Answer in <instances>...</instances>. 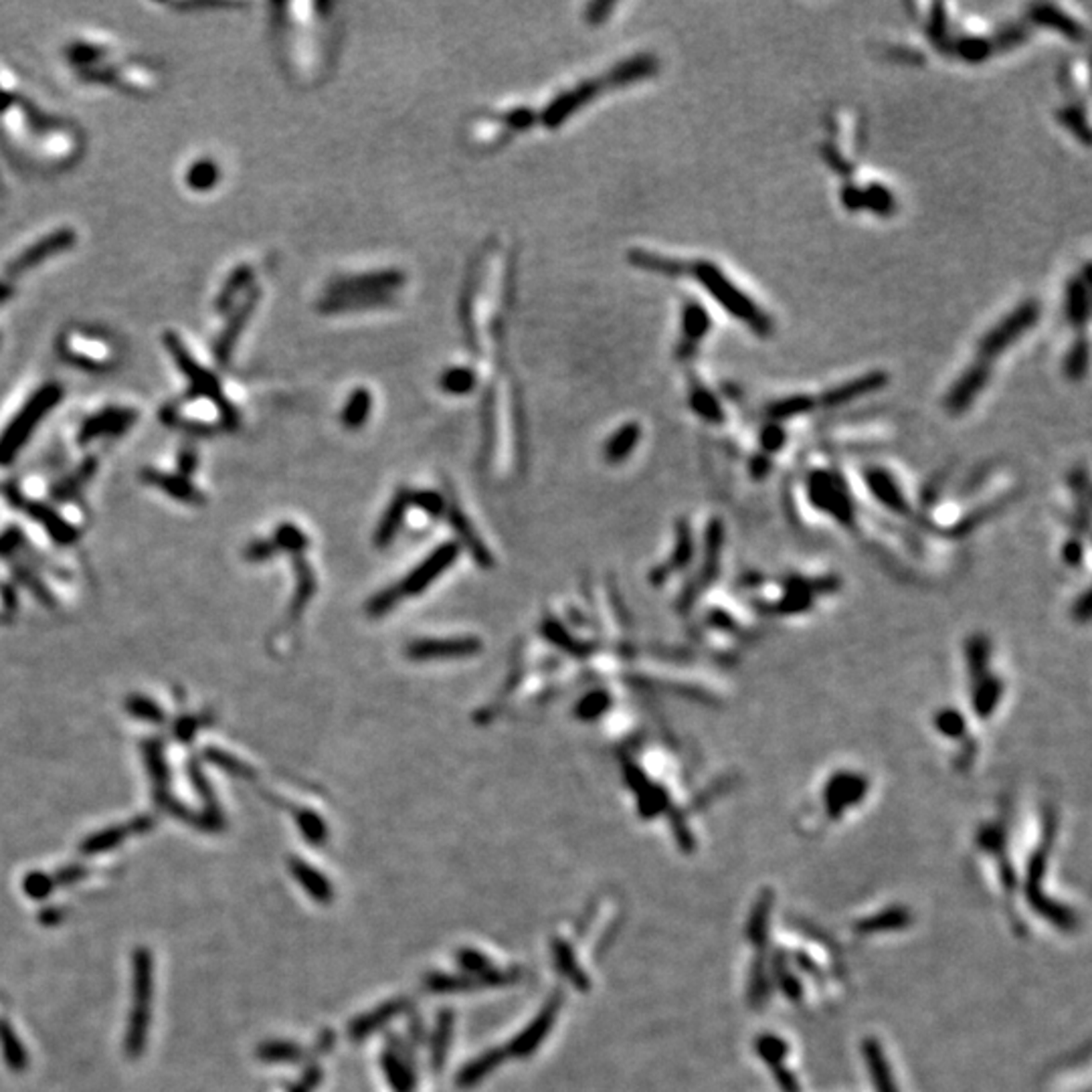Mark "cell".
I'll return each mask as SVG.
<instances>
[{
    "label": "cell",
    "mask_w": 1092,
    "mask_h": 1092,
    "mask_svg": "<svg viewBox=\"0 0 1092 1092\" xmlns=\"http://www.w3.org/2000/svg\"><path fill=\"white\" fill-rule=\"evenodd\" d=\"M658 71L660 61L651 53L632 55L629 59L613 65L610 71L591 77V80H583L581 84L555 96V99H550L543 111H538V122L543 123L546 130H557L601 94L641 84L644 80L654 77Z\"/></svg>",
    "instance_id": "obj_1"
},
{
    "label": "cell",
    "mask_w": 1092,
    "mask_h": 1092,
    "mask_svg": "<svg viewBox=\"0 0 1092 1092\" xmlns=\"http://www.w3.org/2000/svg\"><path fill=\"white\" fill-rule=\"evenodd\" d=\"M405 284H407V276L395 267L334 277L326 286L324 298L318 302V310L332 316V314L387 308L395 303L397 291H401Z\"/></svg>",
    "instance_id": "obj_2"
},
{
    "label": "cell",
    "mask_w": 1092,
    "mask_h": 1092,
    "mask_svg": "<svg viewBox=\"0 0 1092 1092\" xmlns=\"http://www.w3.org/2000/svg\"><path fill=\"white\" fill-rule=\"evenodd\" d=\"M682 277H692L698 281L718 306H723L730 316L740 320L755 334L769 336L773 332V320L769 314H764L757 302H752L745 291L737 288L716 263L706 262V259L694 263L684 262Z\"/></svg>",
    "instance_id": "obj_3"
},
{
    "label": "cell",
    "mask_w": 1092,
    "mask_h": 1092,
    "mask_svg": "<svg viewBox=\"0 0 1092 1092\" xmlns=\"http://www.w3.org/2000/svg\"><path fill=\"white\" fill-rule=\"evenodd\" d=\"M154 997V961L152 953L138 947L132 955V1011L126 1030V1054L140 1058L150 1030V1004Z\"/></svg>",
    "instance_id": "obj_4"
},
{
    "label": "cell",
    "mask_w": 1092,
    "mask_h": 1092,
    "mask_svg": "<svg viewBox=\"0 0 1092 1092\" xmlns=\"http://www.w3.org/2000/svg\"><path fill=\"white\" fill-rule=\"evenodd\" d=\"M59 354L85 370H109L120 363V344L106 332L71 326L59 336Z\"/></svg>",
    "instance_id": "obj_5"
},
{
    "label": "cell",
    "mask_w": 1092,
    "mask_h": 1092,
    "mask_svg": "<svg viewBox=\"0 0 1092 1092\" xmlns=\"http://www.w3.org/2000/svg\"><path fill=\"white\" fill-rule=\"evenodd\" d=\"M1042 316V308L1035 300L1021 302L1020 306L1001 318L992 330H987L982 340L977 344L975 363L985 368H992V363L999 358L1001 353H1006L1011 344H1016L1020 338L1032 330L1038 324Z\"/></svg>",
    "instance_id": "obj_6"
},
{
    "label": "cell",
    "mask_w": 1092,
    "mask_h": 1092,
    "mask_svg": "<svg viewBox=\"0 0 1092 1092\" xmlns=\"http://www.w3.org/2000/svg\"><path fill=\"white\" fill-rule=\"evenodd\" d=\"M807 498L814 508L843 528L855 526V506L838 471L814 469L807 478Z\"/></svg>",
    "instance_id": "obj_7"
},
{
    "label": "cell",
    "mask_w": 1092,
    "mask_h": 1092,
    "mask_svg": "<svg viewBox=\"0 0 1092 1092\" xmlns=\"http://www.w3.org/2000/svg\"><path fill=\"white\" fill-rule=\"evenodd\" d=\"M868 793V779L854 771H836L824 785V803L829 817H841L848 807L862 803Z\"/></svg>",
    "instance_id": "obj_8"
},
{
    "label": "cell",
    "mask_w": 1092,
    "mask_h": 1092,
    "mask_svg": "<svg viewBox=\"0 0 1092 1092\" xmlns=\"http://www.w3.org/2000/svg\"><path fill=\"white\" fill-rule=\"evenodd\" d=\"M457 557H459V545L454 543V540L452 543L439 545L430 557L423 559L419 565L415 567L409 575L397 585L401 597L423 593L437 577H442L443 572L454 565Z\"/></svg>",
    "instance_id": "obj_9"
},
{
    "label": "cell",
    "mask_w": 1092,
    "mask_h": 1092,
    "mask_svg": "<svg viewBox=\"0 0 1092 1092\" xmlns=\"http://www.w3.org/2000/svg\"><path fill=\"white\" fill-rule=\"evenodd\" d=\"M482 651V639L464 636V637H433V639H418L407 646L405 654L413 662H430V660H452V658H471Z\"/></svg>",
    "instance_id": "obj_10"
},
{
    "label": "cell",
    "mask_w": 1092,
    "mask_h": 1092,
    "mask_svg": "<svg viewBox=\"0 0 1092 1092\" xmlns=\"http://www.w3.org/2000/svg\"><path fill=\"white\" fill-rule=\"evenodd\" d=\"M73 245H75V231H71V229H58L53 233H47L43 239L29 245L27 250H22L17 257L10 259V263L6 265V274L10 277H15L20 272H27V269H32V267L41 265L43 262H47L49 257L67 251Z\"/></svg>",
    "instance_id": "obj_11"
},
{
    "label": "cell",
    "mask_w": 1092,
    "mask_h": 1092,
    "mask_svg": "<svg viewBox=\"0 0 1092 1092\" xmlns=\"http://www.w3.org/2000/svg\"><path fill=\"white\" fill-rule=\"evenodd\" d=\"M886 385H888V375L882 373V370H874V373L846 380L834 389L821 392L819 397H816V405H817V409L841 407V405H848L855 399L868 397V395H872V392L884 389Z\"/></svg>",
    "instance_id": "obj_12"
},
{
    "label": "cell",
    "mask_w": 1092,
    "mask_h": 1092,
    "mask_svg": "<svg viewBox=\"0 0 1092 1092\" xmlns=\"http://www.w3.org/2000/svg\"><path fill=\"white\" fill-rule=\"evenodd\" d=\"M989 377H992V368H985L977 363L967 366L965 373H961V377L953 382L947 397H944V409L951 415L965 413L975 403V399L982 395Z\"/></svg>",
    "instance_id": "obj_13"
},
{
    "label": "cell",
    "mask_w": 1092,
    "mask_h": 1092,
    "mask_svg": "<svg viewBox=\"0 0 1092 1092\" xmlns=\"http://www.w3.org/2000/svg\"><path fill=\"white\" fill-rule=\"evenodd\" d=\"M711 328H713V318L702 303H698L696 300H686L684 306H682L678 356L680 358L692 356L696 346L704 340L706 334L711 332Z\"/></svg>",
    "instance_id": "obj_14"
},
{
    "label": "cell",
    "mask_w": 1092,
    "mask_h": 1092,
    "mask_svg": "<svg viewBox=\"0 0 1092 1092\" xmlns=\"http://www.w3.org/2000/svg\"><path fill=\"white\" fill-rule=\"evenodd\" d=\"M864 480H866V483H868V490L874 496V500L880 506H884L886 510L896 512L900 516L910 514L905 492H903V488H900V483L894 480L891 471L884 469V468H868L864 471Z\"/></svg>",
    "instance_id": "obj_15"
},
{
    "label": "cell",
    "mask_w": 1092,
    "mask_h": 1092,
    "mask_svg": "<svg viewBox=\"0 0 1092 1092\" xmlns=\"http://www.w3.org/2000/svg\"><path fill=\"white\" fill-rule=\"evenodd\" d=\"M445 516H447L449 524H452L454 533L457 534L459 543L464 545V548L471 555V559H474L482 569H492L494 559L490 555V550L486 548V545L482 543V538L476 534L474 526H471V522L468 520V516L464 514V510H461L454 500L447 502V512H445Z\"/></svg>",
    "instance_id": "obj_16"
},
{
    "label": "cell",
    "mask_w": 1092,
    "mask_h": 1092,
    "mask_svg": "<svg viewBox=\"0 0 1092 1092\" xmlns=\"http://www.w3.org/2000/svg\"><path fill=\"white\" fill-rule=\"evenodd\" d=\"M694 555V540H692V533H690V524H686L684 520L678 522L675 526V546H674V553L672 557L663 562L662 567L654 569L651 572V583L654 585H662L674 572H678L680 569H684L688 562L692 560Z\"/></svg>",
    "instance_id": "obj_17"
},
{
    "label": "cell",
    "mask_w": 1092,
    "mask_h": 1092,
    "mask_svg": "<svg viewBox=\"0 0 1092 1092\" xmlns=\"http://www.w3.org/2000/svg\"><path fill=\"white\" fill-rule=\"evenodd\" d=\"M409 508V488H399L395 492V496L389 502L385 514H382L380 522L375 531V546L377 548H385L387 545L392 543V538L397 536L399 528L403 526L405 520V514H407Z\"/></svg>",
    "instance_id": "obj_18"
},
{
    "label": "cell",
    "mask_w": 1092,
    "mask_h": 1092,
    "mask_svg": "<svg viewBox=\"0 0 1092 1092\" xmlns=\"http://www.w3.org/2000/svg\"><path fill=\"white\" fill-rule=\"evenodd\" d=\"M1030 19L1035 22V25H1042V27H1048V29L1062 32V35L1071 41L1085 39L1083 25H1080L1078 20H1074L1071 15L1064 13V10L1056 5H1034L1030 10Z\"/></svg>",
    "instance_id": "obj_19"
},
{
    "label": "cell",
    "mask_w": 1092,
    "mask_h": 1092,
    "mask_svg": "<svg viewBox=\"0 0 1092 1092\" xmlns=\"http://www.w3.org/2000/svg\"><path fill=\"white\" fill-rule=\"evenodd\" d=\"M639 439H641V425L636 421H629V423L619 427V430H615L603 445V457H605L607 464L617 466V464H622V461H625L637 447Z\"/></svg>",
    "instance_id": "obj_20"
},
{
    "label": "cell",
    "mask_w": 1092,
    "mask_h": 1092,
    "mask_svg": "<svg viewBox=\"0 0 1092 1092\" xmlns=\"http://www.w3.org/2000/svg\"><path fill=\"white\" fill-rule=\"evenodd\" d=\"M540 634H543L550 644L557 646L559 649L567 651L569 656H575V658H587L593 654V644H587V641H581L577 637H572L567 627L562 625L559 619L546 615L543 619V623H540Z\"/></svg>",
    "instance_id": "obj_21"
},
{
    "label": "cell",
    "mask_w": 1092,
    "mask_h": 1092,
    "mask_svg": "<svg viewBox=\"0 0 1092 1092\" xmlns=\"http://www.w3.org/2000/svg\"><path fill=\"white\" fill-rule=\"evenodd\" d=\"M370 411H373V395H370V391L365 387L354 389L340 413L342 427L351 431L360 430V427L368 421Z\"/></svg>",
    "instance_id": "obj_22"
},
{
    "label": "cell",
    "mask_w": 1092,
    "mask_h": 1092,
    "mask_svg": "<svg viewBox=\"0 0 1092 1092\" xmlns=\"http://www.w3.org/2000/svg\"><path fill=\"white\" fill-rule=\"evenodd\" d=\"M478 387V373L471 366L466 365H454L445 368L442 377H439V389L447 395H456V397H464L469 395V392H474Z\"/></svg>",
    "instance_id": "obj_23"
},
{
    "label": "cell",
    "mask_w": 1092,
    "mask_h": 1092,
    "mask_svg": "<svg viewBox=\"0 0 1092 1092\" xmlns=\"http://www.w3.org/2000/svg\"><path fill=\"white\" fill-rule=\"evenodd\" d=\"M0 1050H3V1058H5V1062L8 1064L10 1071L13 1073L27 1071L29 1058H27L25 1046L20 1044L13 1026H10V1023L5 1020H0Z\"/></svg>",
    "instance_id": "obj_24"
},
{
    "label": "cell",
    "mask_w": 1092,
    "mask_h": 1092,
    "mask_svg": "<svg viewBox=\"0 0 1092 1092\" xmlns=\"http://www.w3.org/2000/svg\"><path fill=\"white\" fill-rule=\"evenodd\" d=\"M1086 279L1074 277L1066 289V316L1074 326H1083L1090 312V294Z\"/></svg>",
    "instance_id": "obj_25"
},
{
    "label": "cell",
    "mask_w": 1092,
    "mask_h": 1092,
    "mask_svg": "<svg viewBox=\"0 0 1092 1092\" xmlns=\"http://www.w3.org/2000/svg\"><path fill=\"white\" fill-rule=\"evenodd\" d=\"M688 399H690V409L700 419H704L708 423H723L725 421V411H723V407H720V403L716 401V397L706 387L694 385L690 389V397Z\"/></svg>",
    "instance_id": "obj_26"
},
{
    "label": "cell",
    "mask_w": 1092,
    "mask_h": 1092,
    "mask_svg": "<svg viewBox=\"0 0 1092 1092\" xmlns=\"http://www.w3.org/2000/svg\"><path fill=\"white\" fill-rule=\"evenodd\" d=\"M864 1056L870 1064V1074L874 1080L876 1092H896L891 1068H888V1064L884 1060V1054L880 1052V1048H878L876 1042L864 1044Z\"/></svg>",
    "instance_id": "obj_27"
},
{
    "label": "cell",
    "mask_w": 1092,
    "mask_h": 1092,
    "mask_svg": "<svg viewBox=\"0 0 1092 1092\" xmlns=\"http://www.w3.org/2000/svg\"><path fill=\"white\" fill-rule=\"evenodd\" d=\"M932 725L943 739L961 740L967 737V720L957 708H941V711H937V714L932 716Z\"/></svg>",
    "instance_id": "obj_28"
},
{
    "label": "cell",
    "mask_w": 1092,
    "mask_h": 1092,
    "mask_svg": "<svg viewBox=\"0 0 1092 1092\" xmlns=\"http://www.w3.org/2000/svg\"><path fill=\"white\" fill-rule=\"evenodd\" d=\"M611 708V694L605 692V690H593L589 694H585L581 700L575 706V716L579 720H585V723H591V720H597L599 716H603L607 711Z\"/></svg>",
    "instance_id": "obj_29"
},
{
    "label": "cell",
    "mask_w": 1092,
    "mask_h": 1092,
    "mask_svg": "<svg viewBox=\"0 0 1092 1092\" xmlns=\"http://www.w3.org/2000/svg\"><path fill=\"white\" fill-rule=\"evenodd\" d=\"M219 178H221L219 166L215 164V161H211V159L197 161L186 173V183L193 190H211L219 183Z\"/></svg>",
    "instance_id": "obj_30"
},
{
    "label": "cell",
    "mask_w": 1092,
    "mask_h": 1092,
    "mask_svg": "<svg viewBox=\"0 0 1092 1092\" xmlns=\"http://www.w3.org/2000/svg\"><path fill=\"white\" fill-rule=\"evenodd\" d=\"M409 506H415L431 518H442L447 512V498L433 490H409Z\"/></svg>",
    "instance_id": "obj_31"
},
{
    "label": "cell",
    "mask_w": 1092,
    "mask_h": 1092,
    "mask_svg": "<svg viewBox=\"0 0 1092 1092\" xmlns=\"http://www.w3.org/2000/svg\"><path fill=\"white\" fill-rule=\"evenodd\" d=\"M864 207H870L878 215H891L896 209V200L891 190L880 185H870L864 190Z\"/></svg>",
    "instance_id": "obj_32"
},
{
    "label": "cell",
    "mask_w": 1092,
    "mask_h": 1092,
    "mask_svg": "<svg viewBox=\"0 0 1092 1092\" xmlns=\"http://www.w3.org/2000/svg\"><path fill=\"white\" fill-rule=\"evenodd\" d=\"M399 601H401V593L397 589V585H392V587H387V589L379 591L377 595H373V599L366 603V613L370 617H382L385 613H389Z\"/></svg>",
    "instance_id": "obj_33"
},
{
    "label": "cell",
    "mask_w": 1092,
    "mask_h": 1092,
    "mask_svg": "<svg viewBox=\"0 0 1092 1092\" xmlns=\"http://www.w3.org/2000/svg\"><path fill=\"white\" fill-rule=\"evenodd\" d=\"M1088 368V344L1086 340H1080L1066 358V375L1073 380L1083 379Z\"/></svg>",
    "instance_id": "obj_34"
},
{
    "label": "cell",
    "mask_w": 1092,
    "mask_h": 1092,
    "mask_svg": "<svg viewBox=\"0 0 1092 1092\" xmlns=\"http://www.w3.org/2000/svg\"><path fill=\"white\" fill-rule=\"evenodd\" d=\"M759 442H761V447H763V452H764L763 456H767V457H769V456H775V454L779 452V449L785 445V442H787V435H785L783 427H781L779 423H769V425L764 427V430L761 431Z\"/></svg>",
    "instance_id": "obj_35"
},
{
    "label": "cell",
    "mask_w": 1092,
    "mask_h": 1092,
    "mask_svg": "<svg viewBox=\"0 0 1092 1092\" xmlns=\"http://www.w3.org/2000/svg\"><path fill=\"white\" fill-rule=\"evenodd\" d=\"M53 886H55V880H51V878L43 872H32L25 878V882H22L25 894L35 898V900L47 898L53 893Z\"/></svg>",
    "instance_id": "obj_36"
},
{
    "label": "cell",
    "mask_w": 1092,
    "mask_h": 1092,
    "mask_svg": "<svg viewBox=\"0 0 1092 1092\" xmlns=\"http://www.w3.org/2000/svg\"><path fill=\"white\" fill-rule=\"evenodd\" d=\"M613 8L615 3H593L585 10V20H587L589 25H601V22L610 19Z\"/></svg>",
    "instance_id": "obj_37"
},
{
    "label": "cell",
    "mask_w": 1092,
    "mask_h": 1092,
    "mask_svg": "<svg viewBox=\"0 0 1092 1092\" xmlns=\"http://www.w3.org/2000/svg\"><path fill=\"white\" fill-rule=\"evenodd\" d=\"M300 826L303 829V834H306L310 840H320L324 836V826L318 816H312V814H302L300 816Z\"/></svg>",
    "instance_id": "obj_38"
},
{
    "label": "cell",
    "mask_w": 1092,
    "mask_h": 1092,
    "mask_svg": "<svg viewBox=\"0 0 1092 1092\" xmlns=\"http://www.w3.org/2000/svg\"><path fill=\"white\" fill-rule=\"evenodd\" d=\"M281 534H284L281 536V543H284L291 550H303V546L308 545L306 536H303V533L298 531V528H294V526H284L281 528Z\"/></svg>",
    "instance_id": "obj_39"
},
{
    "label": "cell",
    "mask_w": 1092,
    "mask_h": 1092,
    "mask_svg": "<svg viewBox=\"0 0 1092 1092\" xmlns=\"http://www.w3.org/2000/svg\"><path fill=\"white\" fill-rule=\"evenodd\" d=\"M80 878H84V870H82V868H70V870H63V872L58 876V880H55V882H59V884H71V882H77V880H80Z\"/></svg>",
    "instance_id": "obj_40"
},
{
    "label": "cell",
    "mask_w": 1092,
    "mask_h": 1092,
    "mask_svg": "<svg viewBox=\"0 0 1092 1092\" xmlns=\"http://www.w3.org/2000/svg\"><path fill=\"white\" fill-rule=\"evenodd\" d=\"M59 919L61 917H59L58 910H45V913L41 915V920L45 922V925H55V922H58Z\"/></svg>",
    "instance_id": "obj_41"
}]
</instances>
